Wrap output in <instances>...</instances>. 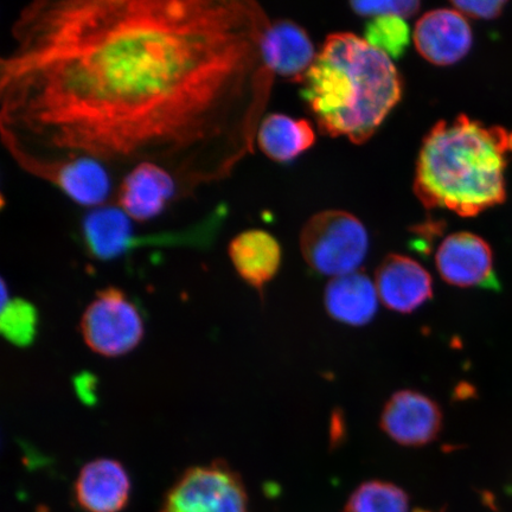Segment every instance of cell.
<instances>
[{"label":"cell","mask_w":512,"mask_h":512,"mask_svg":"<svg viewBox=\"0 0 512 512\" xmlns=\"http://www.w3.org/2000/svg\"><path fill=\"white\" fill-rule=\"evenodd\" d=\"M409 499L395 484L370 480L352 492L344 512H408Z\"/></svg>","instance_id":"obj_19"},{"label":"cell","mask_w":512,"mask_h":512,"mask_svg":"<svg viewBox=\"0 0 512 512\" xmlns=\"http://www.w3.org/2000/svg\"><path fill=\"white\" fill-rule=\"evenodd\" d=\"M454 9L463 15L476 19H494L502 14L505 2H453Z\"/></svg>","instance_id":"obj_23"},{"label":"cell","mask_w":512,"mask_h":512,"mask_svg":"<svg viewBox=\"0 0 512 512\" xmlns=\"http://www.w3.org/2000/svg\"><path fill=\"white\" fill-rule=\"evenodd\" d=\"M228 255L239 277L262 292L278 274L283 254L278 240L271 233L248 229L229 242Z\"/></svg>","instance_id":"obj_14"},{"label":"cell","mask_w":512,"mask_h":512,"mask_svg":"<svg viewBox=\"0 0 512 512\" xmlns=\"http://www.w3.org/2000/svg\"><path fill=\"white\" fill-rule=\"evenodd\" d=\"M413 38L419 54L435 66H451L463 60L473 42L469 22L456 9L426 12L416 23Z\"/></svg>","instance_id":"obj_10"},{"label":"cell","mask_w":512,"mask_h":512,"mask_svg":"<svg viewBox=\"0 0 512 512\" xmlns=\"http://www.w3.org/2000/svg\"><path fill=\"white\" fill-rule=\"evenodd\" d=\"M87 347L95 354L117 358L130 354L142 343L145 326L142 313L118 287L95 294L80 322Z\"/></svg>","instance_id":"obj_5"},{"label":"cell","mask_w":512,"mask_h":512,"mask_svg":"<svg viewBox=\"0 0 512 512\" xmlns=\"http://www.w3.org/2000/svg\"><path fill=\"white\" fill-rule=\"evenodd\" d=\"M160 512H248L247 492L239 473L216 460L185 471Z\"/></svg>","instance_id":"obj_6"},{"label":"cell","mask_w":512,"mask_h":512,"mask_svg":"<svg viewBox=\"0 0 512 512\" xmlns=\"http://www.w3.org/2000/svg\"><path fill=\"white\" fill-rule=\"evenodd\" d=\"M512 132L466 115L435 124L422 143L414 191L427 209L477 216L507 197L504 172Z\"/></svg>","instance_id":"obj_3"},{"label":"cell","mask_w":512,"mask_h":512,"mask_svg":"<svg viewBox=\"0 0 512 512\" xmlns=\"http://www.w3.org/2000/svg\"><path fill=\"white\" fill-rule=\"evenodd\" d=\"M131 219L117 206L87 211L80 223L83 246L93 258L108 261L124 255V239Z\"/></svg>","instance_id":"obj_18"},{"label":"cell","mask_w":512,"mask_h":512,"mask_svg":"<svg viewBox=\"0 0 512 512\" xmlns=\"http://www.w3.org/2000/svg\"><path fill=\"white\" fill-rule=\"evenodd\" d=\"M435 264L440 277L452 286L501 290L494 253L489 243L476 234L447 236L438 248Z\"/></svg>","instance_id":"obj_7"},{"label":"cell","mask_w":512,"mask_h":512,"mask_svg":"<svg viewBox=\"0 0 512 512\" xmlns=\"http://www.w3.org/2000/svg\"><path fill=\"white\" fill-rule=\"evenodd\" d=\"M130 495V476L125 466L115 459L92 460L82 467L76 479V501L87 512H120Z\"/></svg>","instance_id":"obj_13"},{"label":"cell","mask_w":512,"mask_h":512,"mask_svg":"<svg viewBox=\"0 0 512 512\" xmlns=\"http://www.w3.org/2000/svg\"><path fill=\"white\" fill-rule=\"evenodd\" d=\"M268 24L249 0H34L0 59L5 150L40 179L89 159L156 164L182 196L224 181L253 152Z\"/></svg>","instance_id":"obj_1"},{"label":"cell","mask_w":512,"mask_h":512,"mask_svg":"<svg viewBox=\"0 0 512 512\" xmlns=\"http://www.w3.org/2000/svg\"><path fill=\"white\" fill-rule=\"evenodd\" d=\"M438 403L415 390H400L383 407L380 426L395 443L421 447L433 443L443 430Z\"/></svg>","instance_id":"obj_8"},{"label":"cell","mask_w":512,"mask_h":512,"mask_svg":"<svg viewBox=\"0 0 512 512\" xmlns=\"http://www.w3.org/2000/svg\"><path fill=\"white\" fill-rule=\"evenodd\" d=\"M366 40L370 46L383 51L393 59H400L411 40V30L400 16L374 17L367 23Z\"/></svg>","instance_id":"obj_20"},{"label":"cell","mask_w":512,"mask_h":512,"mask_svg":"<svg viewBox=\"0 0 512 512\" xmlns=\"http://www.w3.org/2000/svg\"><path fill=\"white\" fill-rule=\"evenodd\" d=\"M352 10L361 16L411 17L420 10V3L414 0H388V2H352Z\"/></svg>","instance_id":"obj_22"},{"label":"cell","mask_w":512,"mask_h":512,"mask_svg":"<svg viewBox=\"0 0 512 512\" xmlns=\"http://www.w3.org/2000/svg\"><path fill=\"white\" fill-rule=\"evenodd\" d=\"M316 142V133L307 120L273 113L260 121L256 143L268 158L278 163L291 162Z\"/></svg>","instance_id":"obj_17"},{"label":"cell","mask_w":512,"mask_h":512,"mask_svg":"<svg viewBox=\"0 0 512 512\" xmlns=\"http://www.w3.org/2000/svg\"><path fill=\"white\" fill-rule=\"evenodd\" d=\"M324 304L337 322L363 326L376 315L379 293L367 274L354 272L330 281L325 288Z\"/></svg>","instance_id":"obj_16"},{"label":"cell","mask_w":512,"mask_h":512,"mask_svg":"<svg viewBox=\"0 0 512 512\" xmlns=\"http://www.w3.org/2000/svg\"><path fill=\"white\" fill-rule=\"evenodd\" d=\"M261 54L271 75L296 82H303L317 57L306 31L288 19L267 25L262 36Z\"/></svg>","instance_id":"obj_12"},{"label":"cell","mask_w":512,"mask_h":512,"mask_svg":"<svg viewBox=\"0 0 512 512\" xmlns=\"http://www.w3.org/2000/svg\"><path fill=\"white\" fill-rule=\"evenodd\" d=\"M36 313L27 303L10 302L3 307V330L12 342L27 343L35 334Z\"/></svg>","instance_id":"obj_21"},{"label":"cell","mask_w":512,"mask_h":512,"mask_svg":"<svg viewBox=\"0 0 512 512\" xmlns=\"http://www.w3.org/2000/svg\"><path fill=\"white\" fill-rule=\"evenodd\" d=\"M78 206L96 209L107 206L113 195L112 172L89 159H76L57 166L42 179Z\"/></svg>","instance_id":"obj_15"},{"label":"cell","mask_w":512,"mask_h":512,"mask_svg":"<svg viewBox=\"0 0 512 512\" xmlns=\"http://www.w3.org/2000/svg\"><path fill=\"white\" fill-rule=\"evenodd\" d=\"M179 197H182V191L175 177L150 163L128 171L115 192L117 207L139 223L157 219Z\"/></svg>","instance_id":"obj_9"},{"label":"cell","mask_w":512,"mask_h":512,"mask_svg":"<svg viewBox=\"0 0 512 512\" xmlns=\"http://www.w3.org/2000/svg\"><path fill=\"white\" fill-rule=\"evenodd\" d=\"M302 83L319 131L355 144L373 136L402 96L392 59L350 32L326 38Z\"/></svg>","instance_id":"obj_2"},{"label":"cell","mask_w":512,"mask_h":512,"mask_svg":"<svg viewBox=\"0 0 512 512\" xmlns=\"http://www.w3.org/2000/svg\"><path fill=\"white\" fill-rule=\"evenodd\" d=\"M300 248L313 271L330 277L357 272L366 259L369 236L356 216L343 210H326L305 223Z\"/></svg>","instance_id":"obj_4"},{"label":"cell","mask_w":512,"mask_h":512,"mask_svg":"<svg viewBox=\"0 0 512 512\" xmlns=\"http://www.w3.org/2000/svg\"><path fill=\"white\" fill-rule=\"evenodd\" d=\"M379 298L389 310L412 313L433 297V280L418 261L390 254L376 271Z\"/></svg>","instance_id":"obj_11"}]
</instances>
